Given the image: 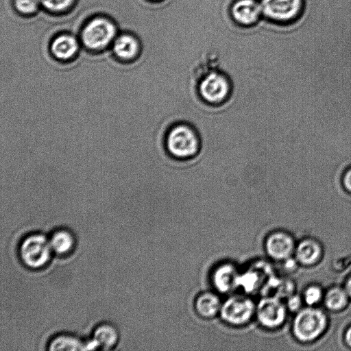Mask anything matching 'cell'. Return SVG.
<instances>
[{
	"instance_id": "1",
	"label": "cell",
	"mask_w": 351,
	"mask_h": 351,
	"mask_svg": "<svg viewBox=\"0 0 351 351\" xmlns=\"http://www.w3.org/2000/svg\"><path fill=\"white\" fill-rule=\"evenodd\" d=\"M328 326L326 313L316 306L302 308L295 314L292 324V333L302 343L313 341L320 337Z\"/></svg>"
},
{
	"instance_id": "2",
	"label": "cell",
	"mask_w": 351,
	"mask_h": 351,
	"mask_svg": "<svg viewBox=\"0 0 351 351\" xmlns=\"http://www.w3.org/2000/svg\"><path fill=\"white\" fill-rule=\"evenodd\" d=\"M165 146L169 153L178 159L195 156L200 147L197 132L186 123L176 124L171 128L165 137Z\"/></svg>"
},
{
	"instance_id": "3",
	"label": "cell",
	"mask_w": 351,
	"mask_h": 351,
	"mask_svg": "<svg viewBox=\"0 0 351 351\" xmlns=\"http://www.w3.org/2000/svg\"><path fill=\"white\" fill-rule=\"evenodd\" d=\"M52 252L49 240L40 234L29 235L19 247V256L23 263L34 269L45 266Z\"/></svg>"
},
{
	"instance_id": "4",
	"label": "cell",
	"mask_w": 351,
	"mask_h": 351,
	"mask_svg": "<svg viewBox=\"0 0 351 351\" xmlns=\"http://www.w3.org/2000/svg\"><path fill=\"white\" fill-rule=\"evenodd\" d=\"M256 306L246 295H233L223 303L219 312L221 319L233 326H241L249 323L256 315Z\"/></svg>"
},
{
	"instance_id": "5",
	"label": "cell",
	"mask_w": 351,
	"mask_h": 351,
	"mask_svg": "<svg viewBox=\"0 0 351 351\" xmlns=\"http://www.w3.org/2000/svg\"><path fill=\"white\" fill-rule=\"evenodd\" d=\"M287 307L282 299L276 295L265 296L256 305V316L265 328L274 330L280 328L285 322Z\"/></svg>"
},
{
	"instance_id": "6",
	"label": "cell",
	"mask_w": 351,
	"mask_h": 351,
	"mask_svg": "<svg viewBox=\"0 0 351 351\" xmlns=\"http://www.w3.org/2000/svg\"><path fill=\"white\" fill-rule=\"evenodd\" d=\"M261 8L270 19L291 24L299 20L305 8V0H263Z\"/></svg>"
},
{
	"instance_id": "7",
	"label": "cell",
	"mask_w": 351,
	"mask_h": 351,
	"mask_svg": "<svg viewBox=\"0 0 351 351\" xmlns=\"http://www.w3.org/2000/svg\"><path fill=\"white\" fill-rule=\"evenodd\" d=\"M230 82L228 77L215 71L204 76L198 86L199 95L210 104H219L225 101L230 95Z\"/></svg>"
},
{
	"instance_id": "8",
	"label": "cell",
	"mask_w": 351,
	"mask_h": 351,
	"mask_svg": "<svg viewBox=\"0 0 351 351\" xmlns=\"http://www.w3.org/2000/svg\"><path fill=\"white\" fill-rule=\"evenodd\" d=\"M115 33L114 25L110 21L97 18L90 21L84 28L82 38L86 47L100 49L110 43Z\"/></svg>"
},
{
	"instance_id": "9",
	"label": "cell",
	"mask_w": 351,
	"mask_h": 351,
	"mask_svg": "<svg viewBox=\"0 0 351 351\" xmlns=\"http://www.w3.org/2000/svg\"><path fill=\"white\" fill-rule=\"evenodd\" d=\"M295 247L293 237L282 230L271 232L267 237L265 241L267 254L276 261H285L292 257Z\"/></svg>"
},
{
	"instance_id": "10",
	"label": "cell",
	"mask_w": 351,
	"mask_h": 351,
	"mask_svg": "<svg viewBox=\"0 0 351 351\" xmlns=\"http://www.w3.org/2000/svg\"><path fill=\"white\" fill-rule=\"evenodd\" d=\"M241 273L230 263L217 266L213 271L211 279L213 287L220 293H228L239 287Z\"/></svg>"
},
{
	"instance_id": "11",
	"label": "cell",
	"mask_w": 351,
	"mask_h": 351,
	"mask_svg": "<svg viewBox=\"0 0 351 351\" xmlns=\"http://www.w3.org/2000/svg\"><path fill=\"white\" fill-rule=\"evenodd\" d=\"M322 254L319 242L311 238L300 241L295 247L294 255L298 263L310 266L317 263Z\"/></svg>"
},
{
	"instance_id": "12",
	"label": "cell",
	"mask_w": 351,
	"mask_h": 351,
	"mask_svg": "<svg viewBox=\"0 0 351 351\" xmlns=\"http://www.w3.org/2000/svg\"><path fill=\"white\" fill-rule=\"evenodd\" d=\"M222 302L219 296L211 291H206L197 295L195 301V310L198 315L204 319H211L219 314Z\"/></svg>"
},
{
	"instance_id": "13",
	"label": "cell",
	"mask_w": 351,
	"mask_h": 351,
	"mask_svg": "<svg viewBox=\"0 0 351 351\" xmlns=\"http://www.w3.org/2000/svg\"><path fill=\"white\" fill-rule=\"evenodd\" d=\"M261 5L255 0H239L232 6V15L239 23L250 25L258 18Z\"/></svg>"
},
{
	"instance_id": "14",
	"label": "cell",
	"mask_w": 351,
	"mask_h": 351,
	"mask_svg": "<svg viewBox=\"0 0 351 351\" xmlns=\"http://www.w3.org/2000/svg\"><path fill=\"white\" fill-rule=\"evenodd\" d=\"M78 49V44L73 36L62 35L56 38L51 44V50L53 56L60 60H69L73 58Z\"/></svg>"
},
{
	"instance_id": "15",
	"label": "cell",
	"mask_w": 351,
	"mask_h": 351,
	"mask_svg": "<svg viewBox=\"0 0 351 351\" xmlns=\"http://www.w3.org/2000/svg\"><path fill=\"white\" fill-rule=\"evenodd\" d=\"M349 300L350 299L344 287L335 286L324 293L323 301L328 310L339 311L347 306Z\"/></svg>"
},
{
	"instance_id": "16",
	"label": "cell",
	"mask_w": 351,
	"mask_h": 351,
	"mask_svg": "<svg viewBox=\"0 0 351 351\" xmlns=\"http://www.w3.org/2000/svg\"><path fill=\"white\" fill-rule=\"evenodd\" d=\"M113 50L119 59L125 61L134 59L138 53L136 40L129 35H122L117 38Z\"/></svg>"
},
{
	"instance_id": "17",
	"label": "cell",
	"mask_w": 351,
	"mask_h": 351,
	"mask_svg": "<svg viewBox=\"0 0 351 351\" xmlns=\"http://www.w3.org/2000/svg\"><path fill=\"white\" fill-rule=\"evenodd\" d=\"M259 264L254 267H251L247 269L245 272L241 274L239 279V287L243 288V289L249 293L256 291L258 289V287L261 286L262 280L263 279V274H266L267 267L263 269L265 267Z\"/></svg>"
},
{
	"instance_id": "18",
	"label": "cell",
	"mask_w": 351,
	"mask_h": 351,
	"mask_svg": "<svg viewBox=\"0 0 351 351\" xmlns=\"http://www.w3.org/2000/svg\"><path fill=\"white\" fill-rule=\"evenodd\" d=\"M117 340V331L111 325L107 324L99 325L94 331L93 341L97 348L110 349L116 344Z\"/></svg>"
},
{
	"instance_id": "19",
	"label": "cell",
	"mask_w": 351,
	"mask_h": 351,
	"mask_svg": "<svg viewBox=\"0 0 351 351\" xmlns=\"http://www.w3.org/2000/svg\"><path fill=\"white\" fill-rule=\"evenodd\" d=\"M52 251L58 254L70 252L75 245V239L71 233L65 230L55 232L49 239Z\"/></svg>"
},
{
	"instance_id": "20",
	"label": "cell",
	"mask_w": 351,
	"mask_h": 351,
	"mask_svg": "<svg viewBox=\"0 0 351 351\" xmlns=\"http://www.w3.org/2000/svg\"><path fill=\"white\" fill-rule=\"evenodd\" d=\"M51 350H87V343H84L78 338L62 335L55 337L49 344Z\"/></svg>"
},
{
	"instance_id": "21",
	"label": "cell",
	"mask_w": 351,
	"mask_h": 351,
	"mask_svg": "<svg viewBox=\"0 0 351 351\" xmlns=\"http://www.w3.org/2000/svg\"><path fill=\"white\" fill-rule=\"evenodd\" d=\"M324 292L317 285H311L304 289L302 298L308 306H316L324 299Z\"/></svg>"
},
{
	"instance_id": "22",
	"label": "cell",
	"mask_w": 351,
	"mask_h": 351,
	"mask_svg": "<svg viewBox=\"0 0 351 351\" xmlns=\"http://www.w3.org/2000/svg\"><path fill=\"white\" fill-rule=\"evenodd\" d=\"M47 9L60 11L69 8L73 0H39Z\"/></svg>"
},
{
	"instance_id": "23",
	"label": "cell",
	"mask_w": 351,
	"mask_h": 351,
	"mask_svg": "<svg viewBox=\"0 0 351 351\" xmlns=\"http://www.w3.org/2000/svg\"><path fill=\"white\" fill-rule=\"evenodd\" d=\"M39 3V0H15L16 8L24 14L34 12L37 9Z\"/></svg>"
},
{
	"instance_id": "24",
	"label": "cell",
	"mask_w": 351,
	"mask_h": 351,
	"mask_svg": "<svg viewBox=\"0 0 351 351\" xmlns=\"http://www.w3.org/2000/svg\"><path fill=\"white\" fill-rule=\"evenodd\" d=\"M303 302L302 296L293 293L287 298L285 304L288 310L297 313L302 308Z\"/></svg>"
},
{
	"instance_id": "25",
	"label": "cell",
	"mask_w": 351,
	"mask_h": 351,
	"mask_svg": "<svg viewBox=\"0 0 351 351\" xmlns=\"http://www.w3.org/2000/svg\"><path fill=\"white\" fill-rule=\"evenodd\" d=\"M341 183L343 189L351 194V165L344 171L341 177Z\"/></svg>"
},
{
	"instance_id": "26",
	"label": "cell",
	"mask_w": 351,
	"mask_h": 351,
	"mask_svg": "<svg viewBox=\"0 0 351 351\" xmlns=\"http://www.w3.org/2000/svg\"><path fill=\"white\" fill-rule=\"evenodd\" d=\"M344 340L346 344L351 348V325L346 330L344 334Z\"/></svg>"
},
{
	"instance_id": "27",
	"label": "cell",
	"mask_w": 351,
	"mask_h": 351,
	"mask_svg": "<svg viewBox=\"0 0 351 351\" xmlns=\"http://www.w3.org/2000/svg\"><path fill=\"white\" fill-rule=\"evenodd\" d=\"M344 289L346 291L350 299L351 300V276L346 280Z\"/></svg>"
}]
</instances>
